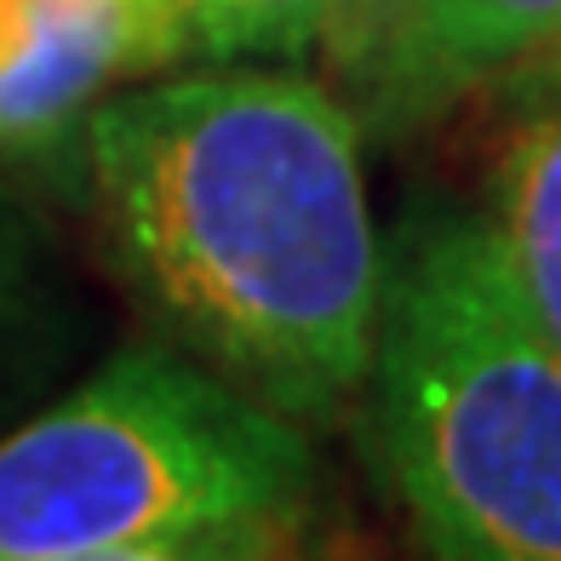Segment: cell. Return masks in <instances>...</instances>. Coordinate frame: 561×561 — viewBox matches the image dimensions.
Wrapping results in <instances>:
<instances>
[{"label": "cell", "instance_id": "1", "mask_svg": "<svg viewBox=\"0 0 561 561\" xmlns=\"http://www.w3.org/2000/svg\"><path fill=\"white\" fill-rule=\"evenodd\" d=\"M121 270L252 401L327 424L362 396L385 247L362 133L293 69L138 87L87 121Z\"/></svg>", "mask_w": 561, "mask_h": 561}, {"label": "cell", "instance_id": "6", "mask_svg": "<svg viewBox=\"0 0 561 561\" xmlns=\"http://www.w3.org/2000/svg\"><path fill=\"white\" fill-rule=\"evenodd\" d=\"M493 236L527 310L561 350V104L510 138L493 178Z\"/></svg>", "mask_w": 561, "mask_h": 561}, {"label": "cell", "instance_id": "3", "mask_svg": "<svg viewBox=\"0 0 561 561\" xmlns=\"http://www.w3.org/2000/svg\"><path fill=\"white\" fill-rule=\"evenodd\" d=\"M310 499L287 413L184 355L126 350L0 442V561L270 556Z\"/></svg>", "mask_w": 561, "mask_h": 561}, {"label": "cell", "instance_id": "5", "mask_svg": "<svg viewBox=\"0 0 561 561\" xmlns=\"http://www.w3.org/2000/svg\"><path fill=\"white\" fill-rule=\"evenodd\" d=\"M527 53H561V0H430L385 115L436 110L447 92Z\"/></svg>", "mask_w": 561, "mask_h": 561}, {"label": "cell", "instance_id": "8", "mask_svg": "<svg viewBox=\"0 0 561 561\" xmlns=\"http://www.w3.org/2000/svg\"><path fill=\"white\" fill-rule=\"evenodd\" d=\"M424 7L430 0H333V12H327L321 46L333 53V64H344V75L362 87V98L378 115L390 110L396 75Z\"/></svg>", "mask_w": 561, "mask_h": 561}, {"label": "cell", "instance_id": "4", "mask_svg": "<svg viewBox=\"0 0 561 561\" xmlns=\"http://www.w3.org/2000/svg\"><path fill=\"white\" fill-rule=\"evenodd\" d=\"M144 69H161L149 0H0V144L58 138Z\"/></svg>", "mask_w": 561, "mask_h": 561}, {"label": "cell", "instance_id": "7", "mask_svg": "<svg viewBox=\"0 0 561 561\" xmlns=\"http://www.w3.org/2000/svg\"><path fill=\"white\" fill-rule=\"evenodd\" d=\"M333 0H149L161 64L178 58H304L321 46Z\"/></svg>", "mask_w": 561, "mask_h": 561}, {"label": "cell", "instance_id": "2", "mask_svg": "<svg viewBox=\"0 0 561 561\" xmlns=\"http://www.w3.org/2000/svg\"><path fill=\"white\" fill-rule=\"evenodd\" d=\"M367 430L413 533L458 561H561V350L488 218L430 201L378 280Z\"/></svg>", "mask_w": 561, "mask_h": 561}]
</instances>
